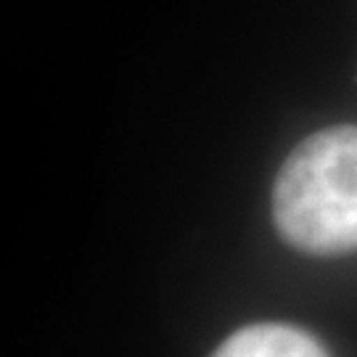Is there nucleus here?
I'll return each mask as SVG.
<instances>
[{
	"label": "nucleus",
	"mask_w": 357,
	"mask_h": 357,
	"mask_svg": "<svg viewBox=\"0 0 357 357\" xmlns=\"http://www.w3.org/2000/svg\"><path fill=\"white\" fill-rule=\"evenodd\" d=\"M273 222L305 255L357 252V125L318 130L289 153L273 185Z\"/></svg>",
	"instance_id": "f257e3e1"
},
{
	"label": "nucleus",
	"mask_w": 357,
	"mask_h": 357,
	"mask_svg": "<svg viewBox=\"0 0 357 357\" xmlns=\"http://www.w3.org/2000/svg\"><path fill=\"white\" fill-rule=\"evenodd\" d=\"M212 357H328V352L302 328L257 323L228 336Z\"/></svg>",
	"instance_id": "f03ea898"
}]
</instances>
